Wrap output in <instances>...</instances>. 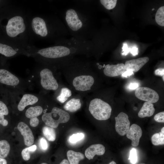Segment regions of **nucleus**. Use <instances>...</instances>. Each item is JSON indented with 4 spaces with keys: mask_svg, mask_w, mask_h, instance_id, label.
I'll return each mask as SVG.
<instances>
[{
    "mask_svg": "<svg viewBox=\"0 0 164 164\" xmlns=\"http://www.w3.org/2000/svg\"><path fill=\"white\" fill-rule=\"evenodd\" d=\"M93 48L91 40L82 41L73 38H65L53 46L39 48L32 45L28 47L29 56L33 57L39 62L48 64L56 67L61 62L84 55L89 57Z\"/></svg>",
    "mask_w": 164,
    "mask_h": 164,
    "instance_id": "1",
    "label": "nucleus"
},
{
    "mask_svg": "<svg viewBox=\"0 0 164 164\" xmlns=\"http://www.w3.org/2000/svg\"><path fill=\"white\" fill-rule=\"evenodd\" d=\"M0 40L28 49L30 44L28 15L10 4L0 11Z\"/></svg>",
    "mask_w": 164,
    "mask_h": 164,
    "instance_id": "2",
    "label": "nucleus"
},
{
    "mask_svg": "<svg viewBox=\"0 0 164 164\" xmlns=\"http://www.w3.org/2000/svg\"><path fill=\"white\" fill-rule=\"evenodd\" d=\"M56 67L75 93L86 97L95 90L97 79L90 61L74 57Z\"/></svg>",
    "mask_w": 164,
    "mask_h": 164,
    "instance_id": "3",
    "label": "nucleus"
},
{
    "mask_svg": "<svg viewBox=\"0 0 164 164\" xmlns=\"http://www.w3.org/2000/svg\"><path fill=\"white\" fill-rule=\"evenodd\" d=\"M90 1H75L64 11L63 16L69 33L79 40H90L93 35Z\"/></svg>",
    "mask_w": 164,
    "mask_h": 164,
    "instance_id": "4",
    "label": "nucleus"
},
{
    "mask_svg": "<svg viewBox=\"0 0 164 164\" xmlns=\"http://www.w3.org/2000/svg\"><path fill=\"white\" fill-rule=\"evenodd\" d=\"M30 40L36 39L56 42L66 38L68 34L64 23L56 15H28Z\"/></svg>",
    "mask_w": 164,
    "mask_h": 164,
    "instance_id": "5",
    "label": "nucleus"
},
{
    "mask_svg": "<svg viewBox=\"0 0 164 164\" xmlns=\"http://www.w3.org/2000/svg\"><path fill=\"white\" fill-rule=\"evenodd\" d=\"M39 63L38 74L41 88L45 92L51 91L55 92L63 83L58 73V69L55 66Z\"/></svg>",
    "mask_w": 164,
    "mask_h": 164,
    "instance_id": "6",
    "label": "nucleus"
},
{
    "mask_svg": "<svg viewBox=\"0 0 164 164\" xmlns=\"http://www.w3.org/2000/svg\"><path fill=\"white\" fill-rule=\"evenodd\" d=\"M86 99L88 112L95 119L104 121L110 118L112 108L107 101L96 96L95 93L87 95Z\"/></svg>",
    "mask_w": 164,
    "mask_h": 164,
    "instance_id": "7",
    "label": "nucleus"
},
{
    "mask_svg": "<svg viewBox=\"0 0 164 164\" xmlns=\"http://www.w3.org/2000/svg\"><path fill=\"white\" fill-rule=\"evenodd\" d=\"M70 115L68 112L57 107H54L51 111L44 113L42 117L45 125L53 128H57L60 123L68 122Z\"/></svg>",
    "mask_w": 164,
    "mask_h": 164,
    "instance_id": "8",
    "label": "nucleus"
},
{
    "mask_svg": "<svg viewBox=\"0 0 164 164\" xmlns=\"http://www.w3.org/2000/svg\"><path fill=\"white\" fill-rule=\"evenodd\" d=\"M20 55L29 56L28 49L0 40V58L9 59Z\"/></svg>",
    "mask_w": 164,
    "mask_h": 164,
    "instance_id": "9",
    "label": "nucleus"
},
{
    "mask_svg": "<svg viewBox=\"0 0 164 164\" xmlns=\"http://www.w3.org/2000/svg\"><path fill=\"white\" fill-rule=\"evenodd\" d=\"M97 68L99 70H103L104 75L107 77H113L121 75L126 70L125 64L123 63L117 64L101 65L99 62L96 63Z\"/></svg>",
    "mask_w": 164,
    "mask_h": 164,
    "instance_id": "10",
    "label": "nucleus"
},
{
    "mask_svg": "<svg viewBox=\"0 0 164 164\" xmlns=\"http://www.w3.org/2000/svg\"><path fill=\"white\" fill-rule=\"evenodd\" d=\"M135 94L138 99L152 103L157 102L159 98V95L156 91L146 87L138 88L135 91Z\"/></svg>",
    "mask_w": 164,
    "mask_h": 164,
    "instance_id": "11",
    "label": "nucleus"
},
{
    "mask_svg": "<svg viewBox=\"0 0 164 164\" xmlns=\"http://www.w3.org/2000/svg\"><path fill=\"white\" fill-rule=\"evenodd\" d=\"M75 93L69 86L63 83L58 89L54 92L52 99L61 104H64L74 95Z\"/></svg>",
    "mask_w": 164,
    "mask_h": 164,
    "instance_id": "12",
    "label": "nucleus"
},
{
    "mask_svg": "<svg viewBox=\"0 0 164 164\" xmlns=\"http://www.w3.org/2000/svg\"><path fill=\"white\" fill-rule=\"evenodd\" d=\"M21 80L7 69H0V83L13 88L19 87Z\"/></svg>",
    "mask_w": 164,
    "mask_h": 164,
    "instance_id": "13",
    "label": "nucleus"
},
{
    "mask_svg": "<svg viewBox=\"0 0 164 164\" xmlns=\"http://www.w3.org/2000/svg\"><path fill=\"white\" fill-rule=\"evenodd\" d=\"M115 119L116 132L121 136L125 135L129 128L130 124L128 116L126 113L121 112L115 117Z\"/></svg>",
    "mask_w": 164,
    "mask_h": 164,
    "instance_id": "14",
    "label": "nucleus"
},
{
    "mask_svg": "<svg viewBox=\"0 0 164 164\" xmlns=\"http://www.w3.org/2000/svg\"><path fill=\"white\" fill-rule=\"evenodd\" d=\"M83 98L78 94H75L63 104V109L66 111L71 113L78 111L82 107Z\"/></svg>",
    "mask_w": 164,
    "mask_h": 164,
    "instance_id": "15",
    "label": "nucleus"
},
{
    "mask_svg": "<svg viewBox=\"0 0 164 164\" xmlns=\"http://www.w3.org/2000/svg\"><path fill=\"white\" fill-rule=\"evenodd\" d=\"M17 128L23 137L25 144L28 146L32 145L34 143V137L29 126L21 121L18 124Z\"/></svg>",
    "mask_w": 164,
    "mask_h": 164,
    "instance_id": "16",
    "label": "nucleus"
},
{
    "mask_svg": "<svg viewBox=\"0 0 164 164\" xmlns=\"http://www.w3.org/2000/svg\"><path fill=\"white\" fill-rule=\"evenodd\" d=\"M142 132L141 128L138 125L134 124L130 127L127 132L126 137L132 141L131 145L137 146L139 140L142 135Z\"/></svg>",
    "mask_w": 164,
    "mask_h": 164,
    "instance_id": "17",
    "label": "nucleus"
},
{
    "mask_svg": "<svg viewBox=\"0 0 164 164\" xmlns=\"http://www.w3.org/2000/svg\"><path fill=\"white\" fill-rule=\"evenodd\" d=\"M149 60L148 57L139 58L126 61L125 64L126 70H130L133 72L138 71Z\"/></svg>",
    "mask_w": 164,
    "mask_h": 164,
    "instance_id": "18",
    "label": "nucleus"
},
{
    "mask_svg": "<svg viewBox=\"0 0 164 164\" xmlns=\"http://www.w3.org/2000/svg\"><path fill=\"white\" fill-rule=\"evenodd\" d=\"M39 98L36 96L30 94H25L22 96L17 106L20 111H23L28 105H33L36 103Z\"/></svg>",
    "mask_w": 164,
    "mask_h": 164,
    "instance_id": "19",
    "label": "nucleus"
},
{
    "mask_svg": "<svg viewBox=\"0 0 164 164\" xmlns=\"http://www.w3.org/2000/svg\"><path fill=\"white\" fill-rule=\"evenodd\" d=\"M105 152L104 146L101 144H95L91 145L86 149L85 155L88 159H93L95 155H103Z\"/></svg>",
    "mask_w": 164,
    "mask_h": 164,
    "instance_id": "20",
    "label": "nucleus"
},
{
    "mask_svg": "<svg viewBox=\"0 0 164 164\" xmlns=\"http://www.w3.org/2000/svg\"><path fill=\"white\" fill-rule=\"evenodd\" d=\"M155 111L153 103L145 102L138 114V116L140 118L149 117L152 116Z\"/></svg>",
    "mask_w": 164,
    "mask_h": 164,
    "instance_id": "21",
    "label": "nucleus"
},
{
    "mask_svg": "<svg viewBox=\"0 0 164 164\" xmlns=\"http://www.w3.org/2000/svg\"><path fill=\"white\" fill-rule=\"evenodd\" d=\"M67 156L70 164H79L80 161L84 158L83 154L72 150L67 151Z\"/></svg>",
    "mask_w": 164,
    "mask_h": 164,
    "instance_id": "22",
    "label": "nucleus"
},
{
    "mask_svg": "<svg viewBox=\"0 0 164 164\" xmlns=\"http://www.w3.org/2000/svg\"><path fill=\"white\" fill-rule=\"evenodd\" d=\"M43 111L42 107L38 105L34 107H31L26 111V116L30 119L37 118L40 115Z\"/></svg>",
    "mask_w": 164,
    "mask_h": 164,
    "instance_id": "23",
    "label": "nucleus"
},
{
    "mask_svg": "<svg viewBox=\"0 0 164 164\" xmlns=\"http://www.w3.org/2000/svg\"><path fill=\"white\" fill-rule=\"evenodd\" d=\"M152 144L155 145H163L164 144V127L161 129V132L154 134L151 138Z\"/></svg>",
    "mask_w": 164,
    "mask_h": 164,
    "instance_id": "24",
    "label": "nucleus"
},
{
    "mask_svg": "<svg viewBox=\"0 0 164 164\" xmlns=\"http://www.w3.org/2000/svg\"><path fill=\"white\" fill-rule=\"evenodd\" d=\"M42 132L44 136L50 141H54L56 138V134L54 129L51 127L45 126L43 127Z\"/></svg>",
    "mask_w": 164,
    "mask_h": 164,
    "instance_id": "25",
    "label": "nucleus"
},
{
    "mask_svg": "<svg viewBox=\"0 0 164 164\" xmlns=\"http://www.w3.org/2000/svg\"><path fill=\"white\" fill-rule=\"evenodd\" d=\"M10 145L5 140L0 141V158H5L8 155L10 150Z\"/></svg>",
    "mask_w": 164,
    "mask_h": 164,
    "instance_id": "26",
    "label": "nucleus"
},
{
    "mask_svg": "<svg viewBox=\"0 0 164 164\" xmlns=\"http://www.w3.org/2000/svg\"><path fill=\"white\" fill-rule=\"evenodd\" d=\"M155 20L159 26H164V6H162L158 10L155 15Z\"/></svg>",
    "mask_w": 164,
    "mask_h": 164,
    "instance_id": "27",
    "label": "nucleus"
},
{
    "mask_svg": "<svg viewBox=\"0 0 164 164\" xmlns=\"http://www.w3.org/2000/svg\"><path fill=\"white\" fill-rule=\"evenodd\" d=\"M101 4L107 9L110 10L114 9L116 6V0H101Z\"/></svg>",
    "mask_w": 164,
    "mask_h": 164,
    "instance_id": "28",
    "label": "nucleus"
},
{
    "mask_svg": "<svg viewBox=\"0 0 164 164\" xmlns=\"http://www.w3.org/2000/svg\"><path fill=\"white\" fill-rule=\"evenodd\" d=\"M85 135L82 133H78L73 134L69 137V142L72 144H75L83 139Z\"/></svg>",
    "mask_w": 164,
    "mask_h": 164,
    "instance_id": "29",
    "label": "nucleus"
},
{
    "mask_svg": "<svg viewBox=\"0 0 164 164\" xmlns=\"http://www.w3.org/2000/svg\"><path fill=\"white\" fill-rule=\"evenodd\" d=\"M129 159L132 164H135L136 163L137 160V156L135 149L132 148L131 150Z\"/></svg>",
    "mask_w": 164,
    "mask_h": 164,
    "instance_id": "30",
    "label": "nucleus"
},
{
    "mask_svg": "<svg viewBox=\"0 0 164 164\" xmlns=\"http://www.w3.org/2000/svg\"><path fill=\"white\" fill-rule=\"evenodd\" d=\"M9 113V110L6 105L3 101H0V114L7 115Z\"/></svg>",
    "mask_w": 164,
    "mask_h": 164,
    "instance_id": "31",
    "label": "nucleus"
},
{
    "mask_svg": "<svg viewBox=\"0 0 164 164\" xmlns=\"http://www.w3.org/2000/svg\"><path fill=\"white\" fill-rule=\"evenodd\" d=\"M28 148L24 149L22 151L21 155L22 159L25 161L29 160L30 158V152Z\"/></svg>",
    "mask_w": 164,
    "mask_h": 164,
    "instance_id": "32",
    "label": "nucleus"
},
{
    "mask_svg": "<svg viewBox=\"0 0 164 164\" xmlns=\"http://www.w3.org/2000/svg\"><path fill=\"white\" fill-rule=\"evenodd\" d=\"M39 145L40 148L43 150H46L48 149V144L46 139L43 137L39 139Z\"/></svg>",
    "mask_w": 164,
    "mask_h": 164,
    "instance_id": "33",
    "label": "nucleus"
},
{
    "mask_svg": "<svg viewBox=\"0 0 164 164\" xmlns=\"http://www.w3.org/2000/svg\"><path fill=\"white\" fill-rule=\"evenodd\" d=\"M155 120L158 122H164V112L162 111L156 114L154 117Z\"/></svg>",
    "mask_w": 164,
    "mask_h": 164,
    "instance_id": "34",
    "label": "nucleus"
},
{
    "mask_svg": "<svg viewBox=\"0 0 164 164\" xmlns=\"http://www.w3.org/2000/svg\"><path fill=\"white\" fill-rule=\"evenodd\" d=\"M122 49V51L123 52L122 53V55L126 56L130 52L131 48H128L127 45L126 43L123 44Z\"/></svg>",
    "mask_w": 164,
    "mask_h": 164,
    "instance_id": "35",
    "label": "nucleus"
},
{
    "mask_svg": "<svg viewBox=\"0 0 164 164\" xmlns=\"http://www.w3.org/2000/svg\"><path fill=\"white\" fill-rule=\"evenodd\" d=\"M39 123V121L37 118L30 119V125L32 127L37 126L38 125Z\"/></svg>",
    "mask_w": 164,
    "mask_h": 164,
    "instance_id": "36",
    "label": "nucleus"
},
{
    "mask_svg": "<svg viewBox=\"0 0 164 164\" xmlns=\"http://www.w3.org/2000/svg\"><path fill=\"white\" fill-rule=\"evenodd\" d=\"M10 4L9 1H8L0 0V11L4 9Z\"/></svg>",
    "mask_w": 164,
    "mask_h": 164,
    "instance_id": "37",
    "label": "nucleus"
},
{
    "mask_svg": "<svg viewBox=\"0 0 164 164\" xmlns=\"http://www.w3.org/2000/svg\"><path fill=\"white\" fill-rule=\"evenodd\" d=\"M8 124V121L4 118V116L0 114V124L4 126H6Z\"/></svg>",
    "mask_w": 164,
    "mask_h": 164,
    "instance_id": "38",
    "label": "nucleus"
},
{
    "mask_svg": "<svg viewBox=\"0 0 164 164\" xmlns=\"http://www.w3.org/2000/svg\"><path fill=\"white\" fill-rule=\"evenodd\" d=\"M155 73L156 75L163 76L164 74V69L160 68L156 70L155 71Z\"/></svg>",
    "mask_w": 164,
    "mask_h": 164,
    "instance_id": "39",
    "label": "nucleus"
},
{
    "mask_svg": "<svg viewBox=\"0 0 164 164\" xmlns=\"http://www.w3.org/2000/svg\"><path fill=\"white\" fill-rule=\"evenodd\" d=\"M134 74L133 72L130 70H126L122 74L121 76L123 77H126L128 76L132 75Z\"/></svg>",
    "mask_w": 164,
    "mask_h": 164,
    "instance_id": "40",
    "label": "nucleus"
},
{
    "mask_svg": "<svg viewBox=\"0 0 164 164\" xmlns=\"http://www.w3.org/2000/svg\"><path fill=\"white\" fill-rule=\"evenodd\" d=\"M130 52L133 56H135L137 55L138 53V48L136 47H133L131 48Z\"/></svg>",
    "mask_w": 164,
    "mask_h": 164,
    "instance_id": "41",
    "label": "nucleus"
},
{
    "mask_svg": "<svg viewBox=\"0 0 164 164\" xmlns=\"http://www.w3.org/2000/svg\"><path fill=\"white\" fill-rule=\"evenodd\" d=\"M138 86V84L137 83H131L128 86V88L131 90H135L137 89Z\"/></svg>",
    "mask_w": 164,
    "mask_h": 164,
    "instance_id": "42",
    "label": "nucleus"
},
{
    "mask_svg": "<svg viewBox=\"0 0 164 164\" xmlns=\"http://www.w3.org/2000/svg\"><path fill=\"white\" fill-rule=\"evenodd\" d=\"M37 147L36 145H31L28 147V149L31 152H35L36 149Z\"/></svg>",
    "mask_w": 164,
    "mask_h": 164,
    "instance_id": "43",
    "label": "nucleus"
},
{
    "mask_svg": "<svg viewBox=\"0 0 164 164\" xmlns=\"http://www.w3.org/2000/svg\"><path fill=\"white\" fill-rule=\"evenodd\" d=\"M0 164H7V162L4 158H0Z\"/></svg>",
    "mask_w": 164,
    "mask_h": 164,
    "instance_id": "44",
    "label": "nucleus"
},
{
    "mask_svg": "<svg viewBox=\"0 0 164 164\" xmlns=\"http://www.w3.org/2000/svg\"><path fill=\"white\" fill-rule=\"evenodd\" d=\"M60 164H70L68 161L66 159H63Z\"/></svg>",
    "mask_w": 164,
    "mask_h": 164,
    "instance_id": "45",
    "label": "nucleus"
},
{
    "mask_svg": "<svg viewBox=\"0 0 164 164\" xmlns=\"http://www.w3.org/2000/svg\"><path fill=\"white\" fill-rule=\"evenodd\" d=\"M108 164H116V163L115 162L112 161L110 162Z\"/></svg>",
    "mask_w": 164,
    "mask_h": 164,
    "instance_id": "46",
    "label": "nucleus"
},
{
    "mask_svg": "<svg viewBox=\"0 0 164 164\" xmlns=\"http://www.w3.org/2000/svg\"><path fill=\"white\" fill-rule=\"evenodd\" d=\"M164 75H163V76H162V79H163V81H164Z\"/></svg>",
    "mask_w": 164,
    "mask_h": 164,
    "instance_id": "47",
    "label": "nucleus"
},
{
    "mask_svg": "<svg viewBox=\"0 0 164 164\" xmlns=\"http://www.w3.org/2000/svg\"><path fill=\"white\" fill-rule=\"evenodd\" d=\"M138 164H145L143 163H139Z\"/></svg>",
    "mask_w": 164,
    "mask_h": 164,
    "instance_id": "48",
    "label": "nucleus"
},
{
    "mask_svg": "<svg viewBox=\"0 0 164 164\" xmlns=\"http://www.w3.org/2000/svg\"><path fill=\"white\" fill-rule=\"evenodd\" d=\"M41 164H47L45 163H43Z\"/></svg>",
    "mask_w": 164,
    "mask_h": 164,
    "instance_id": "49",
    "label": "nucleus"
},
{
    "mask_svg": "<svg viewBox=\"0 0 164 164\" xmlns=\"http://www.w3.org/2000/svg\"><path fill=\"white\" fill-rule=\"evenodd\" d=\"M155 9L154 8L153 9H152V11H153Z\"/></svg>",
    "mask_w": 164,
    "mask_h": 164,
    "instance_id": "50",
    "label": "nucleus"
}]
</instances>
